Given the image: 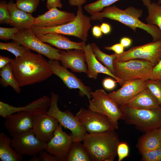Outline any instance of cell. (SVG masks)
<instances>
[{"label": "cell", "instance_id": "cell-1", "mask_svg": "<svg viewBox=\"0 0 161 161\" xmlns=\"http://www.w3.org/2000/svg\"><path fill=\"white\" fill-rule=\"evenodd\" d=\"M10 64L20 87L43 81L53 74L48 61L41 55L32 53L30 50L12 59Z\"/></svg>", "mask_w": 161, "mask_h": 161}, {"label": "cell", "instance_id": "cell-2", "mask_svg": "<svg viewBox=\"0 0 161 161\" xmlns=\"http://www.w3.org/2000/svg\"><path fill=\"white\" fill-rule=\"evenodd\" d=\"M143 13L142 10L133 6L123 10L114 5L104 8L100 12L91 15L90 18L91 20L94 21H102L104 18L117 21L129 27L135 32L137 28L145 30L151 36L152 41L161 40V31L157 26L144 23L139 19Z\"/></svg>", "mask_w": 161, "mask_h": 161}, {"label": "cell", "instance_id": "cell-3", "mask_svg": "<svg viewBox=\"0 0 161 161\" xmlns=\"http://www.w3.org/2000/svg\"><path fill=\"white\" fill-rule=\"evenodd\" d=\"M83 144L92 161H113L117 156V148L120 143L115 130L86 133Z\"/></svg>", "mask_w": 161, "mask_h": 161}, {"label": "cell", "instance_id": "cell-4", "mask_svg": "<svg viewBox=\"0 0 161 161\" xmlns=\"http://www.w3.org/2000/svg\"><path fill=\"white\" fill-rule=\"evenodd\" d=\"M90 17L84 15L82 6L78 7L76 16L72 21L63 25L49 27H41L33 25L31 30L36 35L55 33L76 37L86 42L88 31L91 26Z\"/></svg>", "mask_w": 161, "mask_h": 161}, {"label": "cell", "instance_id": "cell-5", "mask_svg": "<svg viewBox=\"0 0 161 161\" xmlns=\"http://www.w3.org/2000/svg\"><path fill=\"white\" fill-rule=\"evenodd\" d=\"M123 115V120L145 133L161 127V110L138 109L126 105L119 106Z\"/></svg>", "mask_w": 161, "mask_h": 161}, {"label": "cell", "instance_id": "cell-6", "mask_svg": "<svg viewBox=\"0 0 161 161\" xmlns=\"http://www.w3.org/2000/svg\"><path fill=\"white\" fill-rule=\"evenodd\" d=\"M114 74L125 82L136 79L149 80L154 66L149 61L132 59L124 61H114Z\"/></svg>", "mask_w": 161, "mask_h": 161}, {"label": "cell", "instance_id": "cell-7", "mask_svg": "<svg viewBox=\"0 0 161 161\" xmlns=\"http://www.w3.org/2000/svg\"><path fill=\"white\" fill-rule=\"evenodd\" d=\"M51 102L47 114L56 119L61 126L69 130L73 142L83 141L86 133L85 128L80 123L76 117L68 110L62 111L58 105V95L51 92Z\"/></svg>", "mask_w": 161, "mask_h": 161}, {"label": "cell", "instance_id": "cell-8", "mask_svg": "<svg viewBox=\"0 0 161 161\" xmlns=\"http://www.w3.org/2000/svg\"><path fill=\"white\" fill-rule=\"evenodd\" d=\"M92 99L89 100V109L106 116L115 129L118 128V120L123 115L119 106L103 89L91 92Z\"/></svg>", "mask_w": 161, "mask_h": 161}, {"label": "cell", "instance_id": "cell-9", "mask_svg": "<svg viewBox=\"0 0 161 161\" xmlns=\"http://www.w3.org/2000/svg\"><path fill=\"white\" fill-rule=\"evenodd\" d=\"M12 40L50 60L59 61L61 50L55 49L40 40L30 29L19 30Z\"/></svg>", "mask_w": 161, "mask_h": 161}, {"label": "cell", "instance_id": "cell-10", "mask_svg": "<svg viewBox=\"0 0 161 161\" xmlns=\"http://www.w3.org/2000/svg\"><path fill=\"white\" fill-rule=\"evenodd\" d=\"M114 60L124 61L132 59H141L150 62L154 67L161 58V40L144 45L133 47L122 53L117 54Z\"/></svg>", "mask_w": 161, "mask_h": 161}, {"label": "cell", "instance_id": "cell-11", "mask_svg": "<svg viewBox=\"0 0 161 161\" xmlns=\"http://www.w3.org/2000/svg\"><path fill=\"white\" fill-rule=\"evenodd\" d=\"M11 143L13 148L18 154L32 156L45 150L47 145V143L36 137L32 128L12 137Z\"/></svg>", "mask_w": 161, "mask_h": 161}, {"label": "cell", "instance_id": "cell-12", "mask_svg": "<svg viewBox=\"0 0 161 161\" xmlns=\"http://www.w3.org/2000/svg\"><path fill=\"white\" fill-rule=\"evenodd\" d=\"M89 133H95L115 129L108 118L89 109L81 108L75 115Z\"/></svg>", "mask_w": 161, "mask_h": 161}, {"label": "cell", "instance_id": "cell-13", "mask_svg": "<svg viewBox=\"0 0 161 161\" xmlns=\"http://www.w3.org/2000/svg\"><path fill=\"white\" fill-rule=\"evenodd\" d=\"M73 142L71 135H69L64 131L62 126L59 124L52 137L47 143L45 150L56 157L59 161H66Z\"/></svg>", "mask_w": 161, "mask_h": 161}, {"label": "cell", "instance_id": "cell-14", "mask_svg": "<svg viewBox=\"0 0 161 161\" xmlns=\"http://www.w3.org/2000/svg\"><path fill=\"white\" fill-rule=\"evenodd\" d=\"M58 60H50L48 61L53 74L59 77L66 86L70 89H78L80 95L86 96L89 100L92 98L91 89L85 86L82 80L67 68L61 65Z\"/></svg>", "mask_w": 161, "mask_h": 161}, {"label": "cell", "instance_id": "cell-15", "mask_svg": "<svg viewBox=\"0 0 161 161\" xmlns=\"http://www.w3.org/2000/svg\"><path fill=\"white\" fill-rule=\"evenodd\" d=\"M32 129L37 138L47 143L52 137L59 123L54 117L47 112L32 114Z\"/></svg>", "mask_w": 161, "mask_h": 161}, {"label": "cell", "instance_id": "cell-16", "mask_svg": "<svg viewBox=\"0 0 161 161\" xmlns=\"http://www.w3.org/2000/svg\"><path fill=\"white\" fill-rule=\"evenodd\" d=\"M76 16L73 13L61 10L54 7L35 18L33 25L41 27L60 26L72 21Z\"/></svg>", "mask_w": 161, "mask_h": 161}, {"label": "cell", "instance_id": "cell-17", "mask_svg": "<svg viewBox=\"0 0 161 161\" xmlns=\"http://www.w3.org/2000/svg\"><path fill=\"white\" fill-rule=\"evenodd\" d=\"M147 87L146 80H131L125 82L120 88L108 95L118 106H123Z\"/></svg>", "mask_w": 161, "mask_h": 161}, {"label": "cell", "instance_id": "cell-18", "mask_svg": "<svg viewBox=\"0 0 161 161\" xmlns=\"http://www.w3.org/2000/svg\"><path fill=\"white\" fill-rule=\"evenodd\" d=\"M51 98L44 96L26 106L15 107L2 101H0V115L4 119L14 113L21 111L30 112L32 114L46 112L50 104Z\"/></svg>", "mask_w": 161, "mask_h": 161}, {"label": "cell", "instance_id": "cell-19", "mask_svg": "<svg viewBox=\"0 0 161 161\" xmlns=\"http://www.w3.org/2000/svg\"><path fill=\"white\" fill-rule=\"evenodd\" d=\"M32 114L28 112L21 111L10 115L4 119V125L12 137L32 128Z\"/></svg>", "mask_w": 161, "mask_h": 161}, {"label": "cell", "instance_id": "cell-20", "mask_svg": "<svg viewBox=\"0 0 161 161\" xmlns=\"http://www.w3.org/2000/svg\"><path fill=\"white\" fill-rule=\"evenodd\" d=\"M59 53V61L62 66L70 69L74 72L87 74V66L83 50L74 49L65 51L61 50Z\"/></svg>", "mask_w": 161, "mask_h": 161}, {"label": "cell", "instance_id": "cell-21", "mask_svg": "<svg viewBox=\"0 0 161 161\" xmlns=\"http://www.w3.org/2000/svg\"><path fill=\"white\" fill-rule=\"evenodd\" d=\"M86 63L87 64V77L96 79L99 73L108 75L114 79L121 86L124 82L117 77L106 67L103 66L95 57L90 44L86 45L83 48Z\"/></svg>", "mask_w": 161, "mask_h": 161}, {"label": "cell", "instance_id": "cell-22", "mask_svg": "<svg viewBox=\"0 0 161 161\" xmlns=\"http://www.w3.org/2000/svg\"><path fill=\"white\" fill-rule=\"evenodd\" d=\"M36 35L42 41L59 49L66 50L77 49L83 50L86 45L85 42H74L63 35L58 33H49Z\"/></svg>", "mask_w": 161, "mask_h": 161}, {"label": "cell", "instance_id": "cell-23", "mask_svg": "<svg viewBox=\"0 0 161 161\" xmlns=\"http://www.w3.org/2000/svg\"><path fill=\"white\" fill-rule=\"evenodd\" d=\"M7 6L11 16L10 26L18 30L31 29L35 19L32 14L17 8L13 0H10L7 3Z\"/></svg>", "mask_w": 161, "mask_h": 161}, {"label": "cell", "instance_id": "cell-24", "mask_svg": "<svg viewBox=\"0 0 161 161\" xmlns=\"http://www.w3.org/2000/svg\"><path fill=\"white\" fill-rule=\"evenodd\" d=\"M125 105L138 109L161 110L157 99L147 87L140 92Z\"/></svg>", "mask_w": 161, "mask_h": 161}, {"label": "cell", "instance_id": "cell-25", "mask_svg": "<svg viewBox=\"0 0 161 161\" xmlns=\"http://www.w3.org/2000/svg\"><path fill=\"white\" fill-rule=\"evenodd\" d=\"M136 147L140 154L161 149V127L145 132L138 139Z\"/></svg>", "mask_w": 161, "mask_h": 161}, {"label": "cell", "instance_id": "cell-26", "mask_svg": "<svg viewBox=\"0 0 161 161\" xmlns=\"http://www.w3.org/2000/svg\"><path fill=\"white\" fill-rule=\"evenodd\" d=\"M11 139L4 133L0 134V159L1 161H21L23 156L12 148Z\"/></svg>", "mask_w": 161, "mask_h": 161}, {"label": "cell", "instance_id": "cell-27", "mask_svg": "<svg viewBox=\"0 0 161 161\" xmlns=\"http://www.w3.org/2000/svg\"><path fill=\"white\" fill-rule=\"evenodd\" d=\"M89 154L83 143L73 142L68 154L66 161H90Z\"/></svg>", "mask_w": 161, "mask_h": 161}, {"label": "cell", "instance_id": "cell-28", "mask_svg": "<svg viewBox=\"0 0 161 161\" xmlns=\"http://www.w3.org/2000/svg\"><path fill=\"white\" fill-rule=\"evenodd\" d=\"M0 76V84L2 86L5 87L10 86L16 93H20V87L14 76L10 63L1 69Z\"/></svg>", "mask_w": 161, "mask_h": 161}, {"label": "cell", "instance_id": "cell-29", "mask_svg": "<svg viewBox=\"0 0 161 161\" xmlns=\"http://www.w3.org/2000/svg\"><path fill=\"white\" fill-rule=\"evenodd\" d=\"M120 0H97L85 5L84 8L91 15L102 11L105 8L109 7ZM146 7L151 3L150 0H141Z\"/></svg>", "mask_w": 161, "mask_h": 161}, {"label": "cell", "instance_id": "cell-30", "mask_svg": "<svg viewBox=\"0 0 161 161\" xmlns=\"http://www.w3.org/2000/svg\"><path fill=\"white\" fill-rule=\"evenodd\" d=\"M90 45L96 58L114 74L113 61L116 58V54L109 55L105 53L100 50L95 43H92Z\"/></svg>", "mask_w": 161, "mask_h": 161}, {"label": "cell", "instance_id": "cell-31", "mask_svg": "<svg viewBox=\"0 0 161 161\" xmlns=\"http://www.w3.org/2000/svg\"><path fill=\"white\" fill-rule=\"evenodd\" d=\"M146 7L148 13L146 19L147 24L157 26L161 31V5L152 2Z\"/></svg>", "mask_w": 161, "mask_h": 161}, {"label": "cell", "instance_id": "cell-32", "mask_svg": "<svg viewBox=\"0 0 161 161\" xmlns=\"http://www.w3.org/2000/svg\"><path fill=\"white\" fill-rule=\"evenodd\" d=\"M0 49L7 50L13 54L16 57L21 56L30 49L15 42H0Z\"/></svg>", "mask_w": 161, "mask_h": 161}, {"label": "cell", "instance_id": "cell-33", "mask_svg": "<svg viewBox=\"0 0 161 161\" xmlns=\"http://www.w3.org/2000/svg\"><path fill=\"white\" fill-rule=\"evenodd\" d=\"M41 0H16L17 7L27 13L32 14L35 12Z\"/></svg>", "mask_w": 161, "mask_h": 161}, {"label": "cell", "instance_id": "cell-34", "mask_svg": "<svg viewBox=\"0 0 161 161\" xmlns=\"http://www.w3.org/2000/svg\"><path fill=\"white\" fill-rule=\"evenodd\" d=\"M147 87L157 99L161 109V80H146Z\"/></svg>", "mask_w": 161, "mask_h": 161}, {"label": "cell", "instance_id": "cell-35", "mask_svg": "<svg viewBox=\"0 0 161 161\" xmlns=\"http://www.w3.org/2000/svg\"><path fill=\"white\" fill-rule=\"evenodd\" d=\"M11 16L7 6V3L5 1H0V24H10Z\"/></svg>", "mask_w": 161, "mask_h": 161}, {"label": "cell", "instance_id": "cell-36", "mask_svg": "<svg viewBox=\"0 0 161 161\" xmlns=\"http://www.w3.org/2000/svg\"><path fill=\"white\" fill-rule=\"evenodd\" d=\"M142 161H161V149L144 152L141 154Z\"/></svg>", "mask_w": 161, "mask_h": 161}, {"label": "cell", "instance_id": "cell-37", "mask_svg": "<svg viewBox=\"0 0 161 161\" xmlns=\"http://www.w3.org/2000/svg\"><path fill=\"white\" fill-rule=\"evenodd\" d=\"M18 30L13 27L7 28L0 27V39L4 40L12 39L15 34Z\"/></svg>", "mask_w": 161, "mask_h": 161}, {"label": "cell", "instance_id": "cell-38", "mask_svg": "<svg viewBox=\"0 0 161 161\" xmlns=\"http://www.w3.org/2000/svg\"><path fill=\"white\" fill-rule=\"evenodd\" d=\"M117 154L118 157V161H121L127 157L129 154V148L127 143L120 142L117 148Z\"/></svg>", "mask_w": 161, "mask_h": 161}, {"label": "cell", "instance_id": "cell-39", "mask_svg": "<svg viewBox=\"0 0 161 161\" xmlns=\"http://www.w3.org/2000/svg\"><path fill=\"white\" fill-rule=\"evenodd\" d=\"M150 80H161V58L158 64L153 67Z\"/></svg>", "mask_w": 161, "mask_h": 161}, {"label": "cell", "instance_id": "cell-40", "mask_svg": "<svg viewBox=\"0 0 161 161\" xmlns=\"http://www.w3.org/2000/svg\"><path fill=\"white\" fill-rule=\"evenodd\" d=\"M38 155L43 161H59L56 157L49 153L46 150L41 151Z\"/></svg>", "mask_w": 161, "mask_h": 161}, {"label": "cell", "instance_id": "cell-41", "mask_svg": "<svg viewBox=\"0 0 161 161\" xmlns=\"http://www.w3.org/2000/svg\"><path fill=\"white\" fill-rule=\"evenodd\" d=\"M116 81L110 78H105L103 81V87L106 89L111 90L113 89L116 87Z\"/></svg>", "mask_w": 161, "mask_h": 161}, {"label": "cell", "instance_id": "cell-42", "mask_svg": "<svg viewBox=\"0 0 161 161\" xmlns=\"http://www.w3.org/2000/svg\"><path fill=\"white\" fill-rule=\"evenodd\" d=\"M124 48L120 43L115 44L111 46L104 47V48L105 49L113 51L117 54L122 53L124 52Z\"/></svg>", "mask_w": 161, "mask_h": 161}, {"label": "cell", "instance_id": "cell-43", "mask_svg": "<svg viewBox=\"0 0 161 161\" xmlns=\"http://www.w3.org/2000/svg\"><path fill=\"white\" fill-rule=\"evenodd\" d=\"M62 6L61 0H47L46 7L48 10L54 7L61 8Z\"/></svg>", "mask_w": 161, "mask_h": 161}, {"label": "cell", "instance_id": "cell-44", "mask_svg": "<svg viewBox=\"0 0 161 161\" xmlns=\"http://www.w3.org/2000/svg\"><path fill=\"white\" fill-rule=\"evenodd\" d=\"M12 59L8 57L0 55V69H1L7 64L10 63Z\"/></svg>", "mask_w": 161, "mask_h": 161}, {"label": "cell", "instance_id": "cell-45", "mask_svg": "<svg viewBox=\"0 0 161 161\" xmlns=\"http://www.w3.org/2000/svg\"><path fill=\"white\" fill-rule=\"evenodd\" d=\"M92 33L93 35L95 37L99 38L102 35V32L100 27L98 26H94L92 29Z\"/></svg>", "mask_w": 161, "mask_h": 161}, {"label": "cell", "instance_id": "cell-46", "mask_svg": "<svg viewBox=\"0 0 161 161\" xmlns=\"http://www.w3.org/2000/svg\"><path fill=\"white\" fill-rule=\"evenodd\" d=\"M100 27L102 32L105 34L109 33L111 30L110 25L106 23H102L100 25Z\"/></svg>", "mask_w": 161, "mask_h": 161}, {"label": "cell", "instance_id": "cell-47", "mask_svg": "<svg viewBox=\"0 0 161 161\" xmlns=\"http://www.w3.org/2000/svg\"><path fill=\"white\" fill-rule=\"evenodd\" d=\"M87 0H69V4L71 6H82L86 3Z\"/></svg>", "mask_w": 161, "mask_h": 161}, {"label": "cell", "instance_id": "cell-48", "mask_svg": "<svg viewBox=\"0 0 161 161\" xmlns=\"http://www.w3.org/2000/svg\"><path fill=\"white\" fill-rule=\"evenodd\" d=\"M131 42V40L128 38H123L121 39L120 41V43L124 47H128L129 46Z\"/></svg>", "mask_w": 161, "mask_h": 161}, {"label": "cell", "instance_id": "cell-49", "mask_svg": "<svg viewBox=\"0 0 161 161\" xmlns=\"http://www.w3.org/2000/svg\"><path fill=\"white\" fill-rule=\"evenodd\" d=\"M30 161H43L42 158L39 156L37 155L32 156V157L29 160Z\"/></svg>", "mask_w": 161, "mask_h": 161}, {"label": "cell", "instance_id": "cell-50", "mask_svg": "<svg viewBox=\"0 0 161 161\" xmlns=\"http://www.w3.org/2000/svg\"><path fill=\"white\" fill-rule=\"evenodd\" d=\"M157 3L159 4H161V0H158V1Z\"/></svg>", "mask_w": 161, "mask_h": 161}]
</instances>
